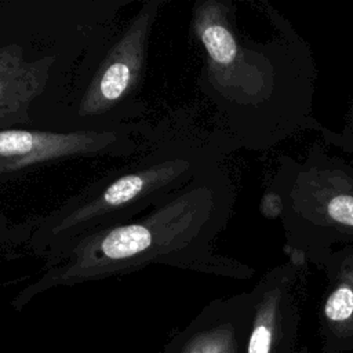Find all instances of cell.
I'll use <instances>...</instances> for the list:
<instances>
[{
	"label": "cell",
	"instance_id": "6da1fadb",
	"mask_svg": "<svg viewBox=\"0 0 353 353\" xmlns=\"http://www.w3.org/2000/svg\"><path fill=\"white\" fill-rule=\"evenodd\" d=\"M233 14L228 1H199L192 32L205 50L210 87L244 116L251 145L269 148L314 121L312 57L285 21L274 39L244 43Z\"/></svg>",
	"mask_w": 353,
	"mask_h": 353
},
{
	"label": "cell",
	"instance_id": "7a4b0ae2",
	"mask_svg": "<svg viewBox=\"0 0 353 353\" xmlns=\"http://www.w3.org/2000/svg\"><path fill=\"white\" fill-rule=\"evenodd\" d=\"M214 215V192L208 186H193L141 221L81 234L63 245L55 258L57 265L19 299L28 301L50 287L109 277L189 254L194 244L203 243Z\"/></svg>",
	"mask_w": 353,
	"mask_h": 353
},
{
	"label": "cell",
	"instance_id": "3957f363",
	"mask_svg": "<svg viewBox=\"0 0 353 353\" xmlns=\"http://www.w3.org/2000/svg\"><path fill=\"white\" fill-rule=\"evenodd\" d=\"M268 197L276 205L290 258L320 265L353 247V163L314 143L295 160L281 157Z\"/></svg>",
	"mask_w": 353,
	"mask_h": 353
},
{
	"label": "cell",
	"instance_id": "277c9868",
	"mask_svg": "<svg viewBox=\"0 0 353 353\" xmlns=\"http://www.w3.org/2000/svg\"><path fill=\"white\" fill-rule=\"evenodd\" d=\"M160 7V0H150L143 3L134 15L91 79L79 106L80 116L102 114L138 87L146 62L149 37Z\"/></svg>",
	"mask_w": 353,
	"mask_h": 353
},
{
	"label": "cell",
	"instance_id": "5b68a950",
	"mask_svg": "<svg viewBox=\"0 0 353 353\" xmlns=\"http://www.w3.org/2000/svg\"><path fill=\"white\" fill-rule=\"evenodd\" d=\"M189 170L190 163L188 160L172 159L121 175L92 199L55 219L48 232L50 237L61 239V243L65 244L85 234L92 229L94 222L156 197L181 181Z\"/></svg>",
	"mask_w": 353,
	"mask_h": 353
},
{
	"label": "cell",
	"instance_id": "8992f818",
	"mask_svg": "<svg viewBox=\"0 0 353 353\" xmlns=\"http://www.w3.org/2000/svg\"><path fill=\"white\" fill-rule=\"evenodd\" d=\"M295 274L294 262L283 263L252 291V317L243 353H292L298 327Z\"/></svg>",
	"mask_w": 353,
	"mask_h": 353
},
{
	"label": "cell",
	"instance_id": "52a82bcc",
	"mask_svg": "<svg viewBox=\"0 0 353 353\" xmlns=\"http://www.w3.org/2000/svg\"><path fill=\"white\" fill-rule=\"evenodd\" d=\"M120 143L113 131L6 130L0 132V176L48 161L113 152Z\"/></svg>",
	"mask_w": 353,
	"mask_h": 353
},
{
	"label": "cell",
	"instance_id": "ba28073f",
	"mask_svg": "<svg viewBox=\"0 0 353 353\" xmlns=\"http://www.w3.org/2000/svg\"><path fill=\"white\" fill-rule=\"evenodd\" d=\"M55 59L28 61L19 44L0 47V132L30 121V106L46 91Z\"/></svg>",
	"mask_w": 353,
	"mask_h": 353
},
{
	"label": "cell",
	"instance_id": "9c48e42d",
	"mask_svg": "<svg viewBox=\"0 0 353 353\" xmlns=\"http://www.w3.org/2000/svg\"><path fill=\"white\" fill-rule=\"evenodd\" d=\"M328 285L320 309V323L331 353L353 347V247L330 254L320 265Z\"/></svg>",
	"mask_w": 353,
	"mask_h": 353
},
{
	"label": "cell",
	"instance_id": "30bf717a",
	"mask_svg": "<svg viewBox=\"0 0 353 353\" xmlns=\"http://www.w3.org/2000/svg\"><path fill=\"white\" fill-rule=\"evenodd\" d=\"M252 317V292L226 305L225 314L201 328L186 343L182 353H239L245 342Z\"/></svg>",
	"mask_w": 353,
	"mask_h": 353
},
{
	"label": "cell",
	"instance_id": "8fae6325",
	"mask_svg": "<svg viewBox=\"0 0 353 353\" xmlns=\"http://www.w3.org/2000/svg\"><path fill=\"white\" fill-rule=\"evenodd\" d=\"M323 135L325 142H331L334 146L339 148L345 154H347L353 160V95L342 130L338 132H330L324 130Z\"/></svg>",
	"mask_w": 353,
	"mask_h": 353
}]
</instances>
